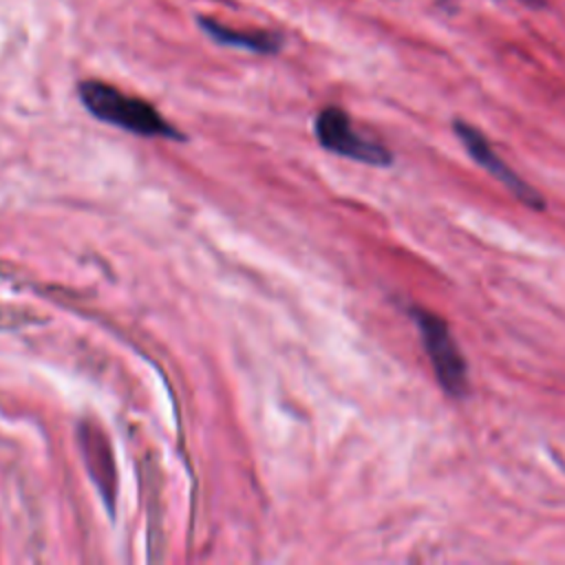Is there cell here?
Listing matches in <instances>:
<instances>
[{"mask_svg": "<svg viewBox=\"0 0 565 565\" xmlns=\"http://www.w3.org/2000/svg\"><path fill=\"white\" fill-rule=\"evenodd\" d=\"M77 95L93 117L110 126L141 137L183 139V135L168 119H163V115L152 104L135 95H126L110 84L99 79H84L77 84Z\"/></svg>", "mask_w": 565, "mask_h": 565, "instance_id": "obj_1", "label": "cell"}, {"mask_svg": "<svg viewBox=\"0 0 565 565\" xmlns=\"http://www.w3.org/2000/svg\"><path fill=\"white\" fill-rule=\"evenodd\" d=\"M408 313L419 331L422 347L430 360L439 386L450 397H463L468 393V364L450 333L448 322L422 307H408Z\"/></svg>", "mask_w": 565, "mask_h": 565, "instance_id": "obj_2", "label": "cell"}, {"mask_svg": "<svg viewBox=\"0 0 565 565\" xmlns=\"http://www.w3.org/2000/svg\"><path fill=\"white\" fill-rule=\"evenodd\" d=\"M313 130L320 146L333 154L377 168L393 163V152L384 143L358 132L351 124V117L338 106L322 108L313 121Z\"/></svg>", "mask_w": 565, "mask_h": 565, "instance_id": "obj_3", "label": "cell"}, {"mask_svg": "<svg viewBox=\"0 0 565 565\" xmlns=\"http://www.w3.org/2000/svg\"><path fill=\"white\" fill-rule=\"evenodd\" d=\"M452 130L457 135V139L463 143V148L468 150V154L475 159V163H479L486 172H490L499 183H503L508 188V192L519 199L523 205L532 207V210H545V199L541 196V192L536 188H532L530 183H525L490 146V141L483 137L481 130H477L475 126H470L463 119H455L452 121Z\"/></svg>", "mask_w": 565, "mask_h": 565, "instance_id": "obj_4", "label": "cell"}, {"mask_svg": "<svg viewBox=\"0 0 565 565\" xmlns=\"http://www.w3.org/2000/svg\"><path fill=\"white\" fill-rule=\"evenodd\" d=\"M201 31H205L214 42L223 46H236L260 55H271L282 49V38L278 33L269 31H234L216 20L210 18H196Z\"/></svg>", "mask_w": 565, "mask_h": 565, "instance_id": "obj_5", "label": "cell"}, {"mask_svg": "<svg viewBox=\"0 0 565 565\" xmlns=\"http://www.w3.org/2000/svg\"><path fill=\"white\" fill-rule=\"evenodd\" d=\"M521 4H525L527 9H543L547 4V0H519Z\"/></svg>", "mask_w": 565, "mask_h": 565, "instance_id": "obj_6", "label": "cell"}]
</instances>
